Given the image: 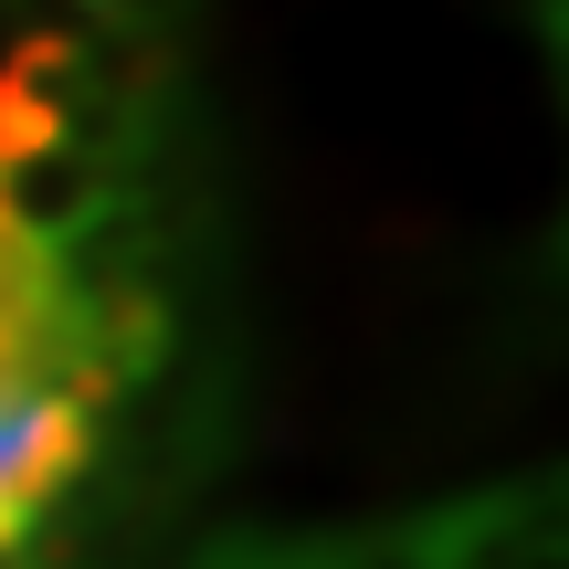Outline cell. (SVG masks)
Segmentation results:
<instances>
[{
    "label": "cell",
    "instance_id": "4",
    "mask_svg": "<svg viewBox=\"0 0 569 569\" xmlns=\"http://www.w3.org/2000/svg\"><path fill=\"white\" fill-rule=\"evenodd\" d=\"M369 569H465V549L443 538V517H411V528L369 538Z\"/></svg>",
    "mask_w": 569,
    "mask_h": 569
},
{
    "label": "cell",
    "instance_id": "3",
    "mask_svg": "<svg viewBox=\"0 0 569 569\" xmlns=\"http://www.w3.org/2000/svg\"><path fill=\"white\" fill-rule=\"evenodd\" d=\"M211 569H369V538H243V549H222Z\"/></svg>",
    "mask_w": 569,
    "mask_h": 569
},
{
    "label": "cell",
    "instance_id": "2",
    "mask_svg": "<svg viewBox=\"0 0 569 569\" xmlns=\"http://www.w3.org/2000/svg\"><path fill=\"white\" fill-rule=\"evenodd\" d=\"M96 465V411L84 401H0V569H32V538Z\"/></svg>",
    "mask_w": 569,
    "mask_h": 569
},
{
    "label": "cell",
    "instance_id": "1",
    "mask_svg": "<svg viewBox=\"0 0 569 569\" xmlns=\"http://www.w3.org/2000/svg\"><path fill=\"white\" fill-rule=\"evenodd\" d=\"M42 390L106 411V380H96V359H84L74 317H63L53 243L0 211V401H42Z\"/></svg>",
    "mask_w": 569,
    "mask_h": 569
}]
</instances>
